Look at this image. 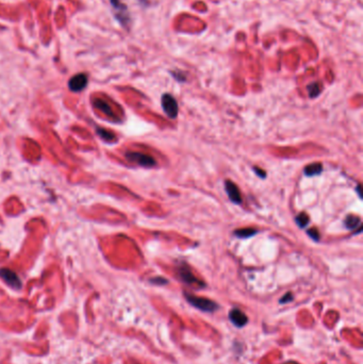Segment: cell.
I'll return each mask as SVG.
<instances>
[{"label": "cell", "instance_id": "obj_1", "mask_svg": "<svg viewBox=\"0 0 363 364\" xmlns=\"http://www.w3.org/2000/svg\"><path fill=\"white\" fill-rule=\"evenodd\" d=\"M185 300L187 303H191L194 308L198 310H202L204 312H208V313H213L218 309V304L211 300L205 297H197L189 293H184Z\"/></svg>", "mask_w": 363, "mask_h": 364}, {"label": "cell", "instance_id": "obj_2", "mask_svg": "<svg viewBox=\"0 0 363 364\" xmlns=\"http://www.w3.org/2000/svg\"><path fill=\"white\" fill-rule=\"evenodd\" d=\"M126 159L133 163H138L141 166L144 167H153L157 164L151 155H147L145 153L138 152H126Z\"/></svg>", "mask_w": 363, "mask_h": 364}, {"label": "cell", "instance_id": "obj_3", "mask_svg": "<svg viewBox=\"0 0 363 364\" xmlns=\"http://www.w3.org/2000/svg\"><path fill=\"white\" fill-rule=\"evenodd\" d=\"M162 108L165 114L171 119H176L178 115V103L176 99L170 94H164L162 96Z\"/></svg>", "mask_w": 363, "mask_h": 364}, {"label": "cell", "instance_id": "obj_4", "mask_svg": "<svg viewBox=\"0 0 363 364\" xmlns=\"http://www.w3.org/2000/svg\"><path fill=\"white\" fill-rule=\"evenodd\" d=\"M0 277L3 279V281L14 290L22 289V281L17 274L9 269L0 270Z\"/></svg>", "mask_w": 363, "mask_h": 364}, {"label": "cell", "instance_id": "obj_5", "mask_svg": "<svg viewBox=\"0 0 363 364\" xmlns=\"http://www.w3.org/2000/svg\"><path fill=\"white\" fill-rule=\"evenodd\" d=\"M88 86V76L86 74H78L74 76L68 82V88L72 92H81Z\"/></svg>", "mask_w": 363, "mask_h": 364}, {"label": "cell", "instance_id": "obj_6", "mask_svg": "<svg viewBox=\"0 0 363 364\" xmlns=\"http://www.w3.org/2000/svg\"><path fill=\"white\" fill-rule=\"evenodd\" d=\"M225 190L227 195H228L229 199L232 201L233 204H238L240 205L242 203V196L241 193L239 191V187L233 183L230 180H226L225 181Z\"/></svg>", "mask_w": 363, "mask_h": 364}, {"label": "cell", "instance_id": "obj_7", "mask_svg": "<svg viewBox=\"0 0 363 364\" xmlns=\"http://www.w3.org/2000/svg\"><path fill=\"white\" fill-rule=\"evenodd\" d=\"M229 318H230L231 323L239 328L244 327L248 322V317L246 316L244 312H242L241 310L238 309V308H233L229 312Z\"/></svg>", "mask_w": 363, "mask_h": 364}, {"label": "cell", "instance_id": "obj_8", "mask_svg": "<svg viewBox=\"0 0 363 364\" xmlns=\"http://www.w3.org/2000/svg\"><path fill=\"white\" fill-rule=\"evenodd\" d=\"M178 275H179L181 280H182L186 284L198 283L199 285H202L200 281L198 280L197 278H195V276L193 275V273L191 272V270L189 268H187L186 265H182L180 269H178Z\"/></svg>", "mask_w": 363, "mask_h": 364}, {"label": "cell", "instance_id": "obj_9", "mask_svg": "<svg viewBox=\"0 0 363 364\" xmlns=\"http://www.w3.org/2000/svg\"><path fill=\"white\" fill-rule=\"evenodd\" d=\"M94 106H95L97 109H98V110H100L101 112L105 113L106 115H108V116H112V118H114V113H113V111H112L111 107H110L105 100H102V99H100V98H96V99L94 100Z\"/></svg>", "mask_w": 363, "mask_h": 364}, {"label": "cell", "instance_id": "obj_10", "mask_svg": "<svg viewBox=\"0 0 363 364\" xmlns=\"http://www.w3.org/2000/svg\"><path fill=\"white\" fill-rule=\"evenodd\" d=\"M323 171V165L322 163H314V164H310L308 166L304 167L303 173L306 176H316V175H320Z\"/></svg>", "mask_w": 363, "mask_h": 364}, {"label": "cell", "instance_id": "obj_11", "mask_svg": "<svg viewBox=\"0 0 363 364\" xmlns=\"http://www.w3.org/2000/svg\"><path fill=\"white\" fill-rule=\"evenodd\" d=\"M344 225H345L346 228L354 230V229H356V227L361 226V219L357 216L348 215L344 220Z\"/></svg>", "mask_w": 363, "mask_h": 364}, {"label": "cell", "instance_id": "obj_12", "mask_svg": "<svg viewBox=\"0 0 363 364\" xmlns=\"http://www.w3.org/2000/svg\"><path fill=\"white\" fill-rule=\"evenodd\" d=\"M257 232H258V230H256L254 228L239 229V230H236L235 231V236H237L238 238H241V239H246V238H249V237L255 236Z\"/></svg>", "mask_w": 363, "mask_h": 364}, {"label": "cell", "instance_id": "obj_13", "mask_svg": "<svg viewBox=\"0 0 363 364\" xmlns=\"http://www.w3.org/2000/svg\"><path fill=\"white\" fill-rule=\"evenodd\" d=\"M97 133H98L100 138H102L105 141H112L115 138V135L112 132L108 131V130H106V129L97 128Z\"/></svg>", "mask_w": 363, "mask_h": 364}, {"label": "cell", "instance_id": "obj_14", "mask_svg": "<svg viewBox=\"0 0 363 364\" xmlns=\"http://www.w3.org/2000/svg\"><path fill=\"white\" fill-rule=\"evenodd\" d=\"M309 220L310 219H309L308 215H307V214H304V213H301L300 215L296 216V218H295V222L297 223L298 226L301 227V228L306 227L309 224Z\"/></svg>", "mask_w": 363, "mask_h": 364}, {"label": "cell", "instance_id": "obj_15", "mask_svg": "<svg viewBox=\"0 0 363 364\" xmlns=\"http://www.w3.org/2000/svg\"><path fill=\"white\" fill-rule=\"evenodd\" d=\"M308 92H309V96L311 97V98H314V97L319 95L321 92V88L319 86V83L310 84V86L308 87Z\"/></svg>", "mask_w": 363, "mask_h": 364}, {"label": "cell", "instance_id": "obj_16", "mask_svg": "<svg viewBox=\"0 0 363 364\" xmlns=\"http://www.w3.org/2000/svg\"><path fill=\"white\" fill-rule=\"evenodd\" d=\"M151 283H154V284H159V285H164V284H166L168 281L166 280L165 278L157 277V278H152V279H151Z\"/></svg>", "mask_w": 363, "mask_h": 364}, {"label": "cell", "instance_id": "obj_17", "mask_svg": "<svg viewBox=\"0 0 363 364\" xmlns=\"http://www.w3.org/2000/svg\"><path fill=\"white\" fill-rule=\"evenodd\" d=\"M307 233H308L309 237H311L314 240V241H319V240H320V233L317 232V230L311 229V230H308Z\"/></svg>", "mask_w": 363, "mask_h": 364}, {"label": "cell", "instance_id": "obj_18", "mask_svg": "<svg viewBox=\"0 0 363 364\" xmlns=\"http://www.w3.org/2000/svg\"><path fill=\"white\" fill-rule=\"evenodd\" d=\"M293 295H292V293H287L286 295H284L281 300H280V303H289V302H292L293 301Z\"/></svg>", "mask_w": 363, "mask_h": 364}, {"label": "cell", "instance_id": "obj_19", "mask_svg": "<svg viewBox=\"0 0 363 364\" xmlns=\"http://www.w3.org/2000/svg\"><path fill=\"white\" fill-rule=\"evenodd\" d=\"M254 171H255V173L258 175V176L259 177H260V178H265V177H267V173H265L263 170H261V168H259V167H254Z\"/></svg>", "mask_w": 363, "mask_h": 364}, {"label": "cell", "instance_id": "obj_20", "mask_svg": "<svg viewBox=\"0 0 363 364\" xmlns=\"http://www.w3.org/2000/svg\"><path fill=\"white\" fill-rule=\"evenodd\" d=\"M111 3L113 4V6H114L115 9H119V10H121V9H125L124 6H122V5L121 4V0H111Z\"/></svg>", "mask_w": 363, "mask_h": 364}, {"label": "cell", "instance_id": "obj_21", "mask_svg": "<svg viewBox=\"0 0 363 364\" xmlns=\"http://www.w3.org/2000/svg\"><path fill=\"white\" fill-rule=\"evenodd\" d=\"M360 188H361V185H360V184H358V186H357V192H358V194H359V196L361 197V191H360Z\"/></svg>", "mask_w": 363, "mask_h": 364}]
</instances>
